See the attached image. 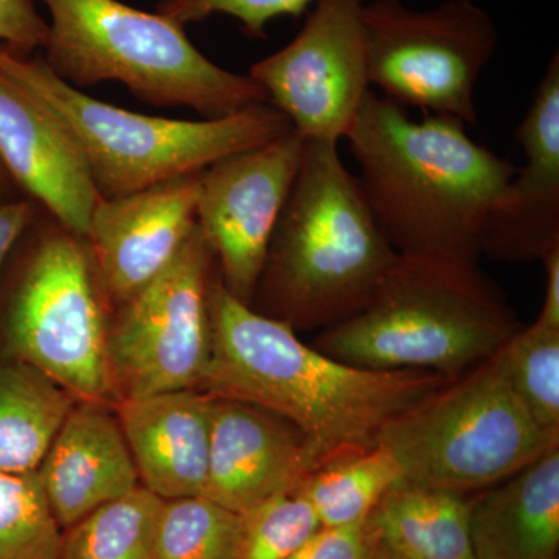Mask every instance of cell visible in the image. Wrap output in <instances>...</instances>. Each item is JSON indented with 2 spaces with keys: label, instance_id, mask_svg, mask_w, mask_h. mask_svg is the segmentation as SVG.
Instances as JSON below:
<instances>
[{
  "label": "cell",
  "instance_id": "1",
  "mask_svg": "<svg viewBox=\"0 0 559 559\" xmlns=\"http://www.w3.org/2000/svg\"><path fill=\"white\" fill-rule=\"evenodd\" d=\"M209 316L210 359L198 390L286 419L304 437L314 471L378 447L390 421L448 381L432 371L370 370L331 358L231 296L218 271Z\"/></svg>",
  "mask_w": 559,
  "mask_h": 559
},
{
  "label": "cell",
  "instance_id": "2",
  "mask_svg": "<svg viewBox=\"0 0 559 559\" xmlns=\"http://www.w3.org/2000/svg\"><path fill=\"white\" fill-rule=\"evenodd\" d=\"M345 140L371 215L400 255L479 264L481 226L518 167L471 139L463 121L411 119L374 91Z\"/></svg>",
  "mask_w": 559,
  "mask_h": 559
},
{
  "label": "cell",
  "instance_id": "3",
  "mask_svg": "<svg viewBox=\"0 0 559 559\" xmlns=\"http://www.w3.org/2000/svg\"><path fill=\"white\" fill-rule=\"evenodd\" d=\"M399 259L340 143L305 140L250 307L296 333L322 331L358 312Z\"/></svg>",
  "mask_w": 559,
  "mask_h": 559
},
{
  "label": "cell",
  "instance_id": "4",
  "mask_svg": "<svg viewBox=\"0 0 559 559\" xmlns=\"http://www.w3.org/2000/svg\"><path fill=\"white\" fill-rule=\"evenodd\" d=\"M522 329L479 264L400 255L362 308L319 331L312 347L370 370H425L452 380Z\"/></svg>",
  "mask_w": 559,
  "mask_h": 559
},
{
  "label": "cell",
  "instance_id": "5",
  "mask_svg": "<svg viewBox=\"0 0 559 559\" xmlns=\"http://www.w3.org/2000/svg\"><path fill=\"white\" fill-rule=\"evenodd\" d=\"M50 14L46 57L70 86L119 81L140 102L186 106L219 119L267 102L252 76L219 68L187 38L182 25L119 0H43Z\"/></svg>",
  "mask_w": 559,
  "mask_h": 559
},
{
  "label": "cell",
  "instance_id": "6",
  "mask_svg": "<svg viewBox=\"0 0 559 559\" xmlns=\"http://www.w3.org/2000/svg\"><path fill=\"white\" fill-rule=\"evenodd\" d=\"M0 70L46 103L79 142L102 198L124 197L259 148L293 131L271 103L219 119L143 116L90 97L51 72L43 57L0 46Z\"/></svg>",
  "mask_w": 559,
  "mask_h": 559
},
{
  "label": "cell",
  "instance_id": "7",
  "mask_svg": "<svg viewBox=\"0 0 559 559\" xmlns=\"http://www.w3.org/2000/svg\"><path fill=\"white\" fill-rule=\"evenodd\" d=\"M2 316L11 358L35 367L72 399L119 403L109 356V304L83 237L40 209Z\"/></svg>",
  "mask_w": 559,
  "mask_h": 559
},
{
  "label": "cell",
  "instance_id": "8",
  "mask_svg": "<svg viewBox=\"0 0 559 559\" xmlns=\"http://www.w3.org/2000/svg\"><path fill=\"white\" fill-rule=\"evenodd\" d=\"M378 447L401 480L468 495L513 476L559 439L525 409L498 352L390 421Z\"/></svg>",
  "mask_w": 559,
  "mask_h": 559
},
{
  "label": "cell",
  "instance_id": "9",
  "mask_svg": "<svg viewBox=\"0 0 559 559\" xmlns=\"http://www.w3.org/2000/svg\"><path fill=\"white\" fill-rule=\"evenodd\" d=\"M362 21L370 87L403 108L477 124L476 86L498 47L487 11L473 0L426 10L370 0Z\"/></svg>",
  "mask_w": 559,
  "mask_h": 559
},
{
  "label": "cell",
  "instance_id": "10",
  "mask_svg": "<svg viewBox=\"0 0 559 559\" xmlns=\"http://www.w3.org/2000/svg\"><path fill=\"white\" fill-rule=\"evenodd\" d=\"M215 264L197 226L175 260L117 307L109 320V356L120 400L200 388L210 359Z\"/></svg>",
  "mask_w": 559,
  "mask_h": 559
},
{
  "label": "cell",
  "instance_id": "11",
  "mask_svg": "<svg viewBox=\"0 0 559 559\" xmlns=\"http://www.w3.org/2000/svg\"><path fill=\"white\" fill-rule=\"evenodd\" d=\"M364 0H316L288 46L249 70L305 140L340 143L371 91Z\"/></svg>",
  "mask_w": 559,
  "mask_h": 559
},
{
  "label": "cell",
  "instance_id": "12",
  "mask_svg": "<svg viewBox=\"0 0 559 559\" xmlns=\"http://www.w3.org/2000/svg\"><path fill=\"white\" fill-rule=\"evenodd\" d=\"M304 153L305 139L293 130L201 173L198 229L224 286L249 307Z\"/></svg>",
  "mask_w": 559,
  "mask_h": 559
},
{
  "label": "cell",
  "instance_id": "13",
  "mask_svg": "<svg viewBox=\"0 0 559 559\" xmlns=\"http://www.w3.org/2000/svg\"><path fill=\"white\" fill-rule=\"evenodd\" d=\"M201 173L117 198H100L86 238L110 308L153 282L197 227Z\"/></svg>",
  "mask_w": 559,
  "mask_h": 559
},
{
  "label": "cell",
  "instance_id": "14",
  "mask_svg": "<svg viewBox=\"0 0 559 559\" xmlns=\"http://www.w3.org/2000/svg\"><path fill=\"white\" fill-rule=\"evenodd\" d=\"M0 164L62 227L86 238L100 193L60 117L0 70Z\"/></svg>",
  "mask_w": 559,
  "mask_h": 559
},
{
  "label": "cell",
  "instance_id": "15",
  "mask_svg": "<svg viewBox=\"0 0 559 559\" xmlns=\"http://www.w3.org/2000/svg\"><path fill=\"white\" fill-rule=\"evenodd\" d=\"M312 471L304 437L286 419L252 404L212 396L202 498L242 514L296 489Z\"/></svg>",
  "mask_w": 559,
  "mask_h": 559
},
{
  "label": "cell",
  "instance_id": "16",
  "mask_svg": "<svg viewBox=\"0 0 559 559\" xmlns=\"http://www.w3.org/2000/svg\"><path fill=\"white\" fill-rule=\"evenodd\" d=\"M524 167L489 209L480 230V255L499 261L540 260L559 248V92L536 87L514 132Z\"/></svg>",
  "mask_w": 559,
  "mask_h": 559
},
{
  "label": "cell",
  "instance_id": "17",
  "mask_svg": "<svg viewBox=\"0 0 559 559\" xmlns=\"http://www.w3.org/2000/svg\"><path fill=\"white\" fill-rule=\"evenodd\" d=\"M114 407L79 401L38 468L60 528L142 487Z\"/></svg>",
  "mask_w": 559,
  "mask_h": 559
},
{
  "label": "cell",
  "instance_id": "18",
  "mask_svg": "<svg viewBox=\"0 0 559 559\" xmlns=\"http://www.w3.org/2000/svg\"><path fill=\"white\" fill-rule=\"evenodd\" d=\"M210 406L212 396L200 390L124 399L114 406L143 488L164 500L204 495Z\"/></svg>",
  "mask_w": 559,
  "mask_h": 559
},
{
  "label": "cell",
  "instance_id": "19",
  "mask_svg": "<svg viewBox=\"0 0 559 559\" xmlns=\"http://www.w3.org/2000/svg\"><path fill=\"white\" fill-rule=\"evenodd\" d=\"M476 559H558L559 447L469 499Z\"/></svg>",
  "mask_w": 559,
  "mask_h": 559
},
{
  "label": "cell",
  "instance_id": "20",
  "mask_svg": "<svg viewBox=\"0 0 559 559\" xmlns=\"http://www.w3.org/2000/svg\"><path fill=\"white\" fill-rule=\"evenodd\" d=\"M369 522L401 559H476L466 495L400 480L382 496Z\"/></svg>",
  "mask_w": 559,
  "mask_h": 559
},
{
  "label": "cell",
  "instance_id": "21",
  "mask_svg": "<svg viewBox=\"0 0 559 559\" xmlns=\"http://www.w3.org/2000/svg\"><path fill=\"white\" fill-rule=\"evenodd\" d=\"M75 401L35 367L0 359V471H38Z\"/></svg>",
  "mask_w": 559,
  "mask_h": 559
},
{
  "label": "cell",
  "instance_id": "22",
  "mask_svg": "<svg viewBox=\"0 0 559 559\" xmlns=\"http://www.w3.org/2000/svg\"><path fill=\"white\" fill-rule=\"evenodd\" d=\"M400 480L395 460L374 447L316 469L297 489L322 527H348L369 520L382 496Z\"/></svg>",
  "mask_w": 559,
  "mask_h": 559
},
{
  "label": "cell",
  "instance_id": "23",
  "mask_svg": "<svg viewBox=\"0 0 559 559\" xmlns=\"http://www.w3.org/2000/svg\"><path fill=\"white\" fill-rule=\"evenodd\" d=\"M164 499L140 487L68 528L58 559H153Z\"/></svg>",
  "mask_w": 559,
  "mask_h": 559
},
{
  "label": "cell",
  "instance_id": "24",
  "mask_svg": "<svg viewBox=\"0 0 559 559\" xmlns=\"http://www.w3.org/2000/svg\"><path fill=\"white\" fill-rule=\"evenodd\" d=\"M241 514L207 498L164 500L153 559H238Z\"/></svg>",
  "mask_w": 559,
  "mask_h": 559
},
{
  "label": "cell",
  "instance_id": "25",
  "mask_svg": "<svg viewBox=\"0 0 559 559\" xmlns=\"http://www.w3.org/2000/svg\"><path fill=\"white\" fill-rule=\"evenodd\" d=\"M499 353L518 399L544 432L559 439V330L535 320Z\"/></svg>",
  "mask_w": 559,
  "mask_h": 559
},
{
  "label": "cell",
  "instance_id": "26",
  "mask_svg": "<svg viewBox=\"0 0 559 559\" xmlns=\"http://www.w3.org/2000/svg\"><path fill=\"white\" fill-rule=\"evenodd\" d=\"M60 530L38 471H0V559H58Z\"/></svg>",
  "mask_w": 559,
  "mask_h": 559
},
{
  "label": "cell",
  "instance_id": "27",
  "mask_svg": "<svg viewBox=\"0 0 559 559\" xmlns=\"http://www.w3.org/2000/svg\"><path fill=\"white\" fill-rule=\"evenodd\" d=\"M238 559H289L322 528L299 489L280 492L241 514Z\"/></svg>",
  "mask_w": 559,
  "mask_h": 559
},
{
  "label": "cell",
  "instance_id": "28",
  "mask_svg": "<svg viewBox=\"0 0 559 559\" xmlns=\"http://www.w3.org/2000/svg\"><path fill=\"white\" fill-rule=\"evenodd\" d=\"M316 0H162L157 13L179 25L198 24L213 14H227L240 22L249 38H266V28L277 17H299Z\"/></svg>",
  "mask_w": 559,
  "mask_h": 559
},
{
  "label": "cell",
  "instance_id": "29",
  "mask_svg": "<svg viewBox=\"0 0 559 559\" xmlns=\"http://www.w3.org/2000/svg\"><path fill=\"white\" fill-rule=\"evenodd\" d=\"M373 543L369 520L348 527H322L289 559H366Z\"/></svg>",
  "mask_w": 559,
  "mask_h": 559
},
{
  "label": "cell",
  "instance_id": "30",
  "mask_svg": "<svg viewBox=\"0 0 559 559\" xmlns=\"http://www.w3.org/2000/svg\"><path fill=\"white\" fill-rule=\"evenodd\" d=\"M47 36L49 24L33 0H0V46L31 55L46 47Z\"/></svg>",
  "mask_w": 559,
  "mask_h": 559
},
{
  "label": "cell",
  "instance_id": "31",
  "mask_svg": "<svg viewBox=\"0 0 559 559\" xmlns=\"http://www.w3.org/2000/svg\"><path fill=\"white\" fill-rule=\"evenodd\" d=\"M39 212L32 200L0 201V271Z\"/></svg>",
  "mask_w": 559,
  "mask_h": 559
},
{
  "label": "cell",
  "instance_id": "32",
  "mask_svg": "<svg viewBox=\"0 0 559 559\" xmlns=\"http://www.w3.org/2000/svg\"><path fill=\"white\" fill-rule=\"evenodd\" d=\"M540 261L546 267V294L536 322L559 330V248L549 250Z\"/></svg>",
  "mask_w": 559,
  "mask_h": 559
},
{
  "label": "cell",
  "instance_id": "33",
  "mask_svg": "<svg viewBox=\"0 0 559 559\" xmlns=\"http://www.w3.org/2000/svg\"><path fill=\"white\" fill-rule=\"evenodd\" d=\"M366 559H401V558L396 557V555L393 554L392 550H389L388 547H385L384 544H382L381 540L377 538V535H374L373 546H371L369 555H367Z\"/></svg>",
  "mask_w": 559,
  "mask_h": 559
},
{
  "label": "cell",
  "instance_id": "34",
  "mask_svg": "<svg viewBox=\"0 0 559 559\" xmlns=\"http://www.w3.org/2000/svg\"><path fill=\"white\" fill-rule=\"evenodd\" d=\"M11 186H13V180L10 179V176L7 175L5 168L0 164V197L5 194L7 191L11 189Z\"/></svg>",
  "mask_w": 559,
  "mask_h": 559
}]
</instances>
